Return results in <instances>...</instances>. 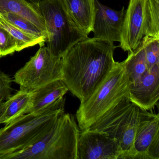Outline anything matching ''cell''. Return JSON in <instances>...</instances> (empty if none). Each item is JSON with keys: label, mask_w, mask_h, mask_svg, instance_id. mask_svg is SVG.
Listing matches in <instances>:
<instances>
[{"label": "cell", "mask_w": 159, "mask_h": 159, "mask_svg": "<svg viewBox=\"0 0 159 159\" xmlns=\"http://www.w3.org/2000/svg\"><path fill=\"white\" fill-rule=\"evenodd\" d=\"M64 97L42 111L24 114L0 129V159L40 140L65 112Z\"/></svg>", "instance_id": "obj_2"}, {"label": "cell", "mask_w": 159, "mask_h": 159, "mask_svg": "<svg viewBox=\"0 0 159 159\" xmlns=\"http://www.w3.org/2000/svg\"><path fill=\"white\" fill-rule=\"evenodd\" d=\"M0 16L24 32L46 42L47 35L29 20L11 13L0 14Z\"/></svg>", "instance_id": "obj_20"}, {"label": "cell", "mask_w": 159, "mask_h": 159, "mask_svg": "<svg viewBox=\"0 0 159 159\" xmlns=\"http://www.w3.org/2000/svg\"><path fill=\"white\" fill-rule=\"evenodd\" d=\"M96 11L93 32L94 38L113 43L120 42L126 10L116 11L95 0Z\"/></svg>", "instance_id": "obj_10"}, {"label": "cell", "mask_w": 159, "mask_h": 159, "mask_svg": "<svg viewBox=\"0 0 159 159\" xmlns=\"http://www.w3.org/2000/svg\"><path fill=\"white\" fill-rule=\"evenodd\" d=\"M129 82L122 62L113 68L97 89L84 102L76 113L80 130L90 128L124 98H128Z\"/></svg>", "instance_id": "obj_5"}, {"label": "cell", "mask_w": 159, "mask_h": 159, "mask_svg": "<svg viewBox=\"0 0 159 159\" xmlns=\"http://www.w3.org/2000/svg\"><path fill=\"white\" fill-rule=\"evenodd\" d=\"M38 8L45 23L47 48L56 56L62 58L75 43L88 38L69 17L62 0H41Z\"/></svg>", "instance_id": "obj_6"}, {"label": "cell", "mask_w": 159, "mask_h": 159, "mask_svg": "<svg viewBox=\"0 0 159 159\" xmlns=\"http://www.w3.org/2000/svg\"><path fill=\"white\" fill-rule=\"evenodd\" d=\"M2 57L0 55V58H1Z\"/></svg>", "instance_id": "obj_26"}, {"label": "cell", "mask_w": 159, "mask_h": 159, "mask_svg": "<svg viewBox=\"0 0 159 159\" xmlns=\"http://www.w3.org/2000/svg\"><path fill=\"white\" fill-rule=\"evenodd\" d=\"M155 114L124 98L88 129L106 133L115 139L122 152L121 159H130L139 128Z\"/></svg>", "instance_id": "obj_4"}, {"label": "cell", "mask_w": 159, "mask_h": 159, "mask_svg": "<svg viewBox=\"0 0 159 159\" xmlns=\"http://www.w3.org/2000/svg\"><path fill=\"white\" fill-rule=\"evenodd\" d=\"M29 1L31 2V3H33V4H35V5H37V6H38V4H39V2L41 1V0H28Z\"/></svg>", "instance_id": "obj_25"}, {"label": "cell", "mask_w": 159, "mask_h": 159, "mask_svg": "<svg viewBox=\"0 0 159 159\" xmlns=\"http://www.w3.org/2000/svg\"><path fill=\"white\" fill-rule=\"evenodd\" d=\"M62 78L61 58L52 53L47 46H40L36 54L16 71L15 82L20 88L35 91Z\"/></svg>", "instance_id": "obj_7"}, {"label": "cell", "mask_w": 159, "mask_h": 159, "mask_svg": "<svg viewBox=\"0 0 159 159\" xmlns=\"http://www.w3.org/2000/svg\"><path fill=\"white\" fill-rule=\"evenodd\" d=\"M16 51L17 45L13 37L5 29L0 26V55L5 56Z\"/></svg>", "instance_id": "obj_22"}, {"label": "cell", "mask_w": 159, "mask_h": 159, "mask_svg": "<svg viewBox=\"0 0 159 159\" xmlns=\"http://www.w3.org/2000/svg\"><path fill=\"white\" fill-rule=\"evenodd\" d=\"M68 91V89L61 80L54 81L32 91L31 103L26 114L39 112L45 109L64 97Z\"/></svg>", "instance_id": "obj_14"}, {"label": "cell", "mask_w": 159, "mask_h": 159, "mask_svg": "<svg viewBox=\"0 0 159 159\" xmlns=\"http://www.w3.org/2000/svg\"><path fill=\"white\" fill-rule=\"evenodd\" d=\"M122 154L117 140L106 133L89 129L80 131L77 159H119Z\"/></svg>", "instance_id": "obj_8"}, {"label": "cell", "mask_w": 159, "mask_h": 159, "mask_svg": "<svg viewBox=\"0 0 159 159\" xmlns=\"http://www.w3.org/2000/svg\"><path fill=\"white\" fill-rule=\"evenodd\" d=\"M116 47L107 41L88 37L75 43L61 58V80L80 103L93 93L115 66Z\"/></svg>", "instance_id": "obj_1"}, {"label": "cell", "mask_w": 159, "mask_h": 159, "mask_svg": "<svg viewBox=\"0 0 159 159\" xmlns=\"http://www.w3.org/2000/svg\"><path fill=\"white\" fill-rule=\"evenodd\" d=\"M80 131L74 116L64 112L40 140L1 159H77Z\"/></svg>", "instance_id": "obj_3"}, {"label": "cell", "mask_w": 159, "mask_h": 159, "mask_svg": "<svg viewBox=\"0 0 159 159\" xmlns=\"http://www.w3.org/2000/svg\"><path fill=\"white\" fill-rule=\"evenodd\" d=\"M32 95V91L20 88L19 91L12 95L6 101V108L0 117V124H7L26 114L30 106Z\"/></svg>", "instance_id": "obj_16"}, {"label": "cell", "mask_w": 159, "mask_h": 159, "mask_svg": "<svg viewBox=\"0 0 159 159\" xmlns=\"http://www.w3.org/2000/svg\"><path fill=\"white\" fill-rule=\"evenodd\" d=\"M128 98L144 110H151L159 99V65L148 70L135 84H129Z\"/></svg>", "instance_id": "obj_11"}, {"label": "cell", "mask_w": 159, "mask_h": 159, "mask_svg": "<svg viewBox=\"0 0 159 159\" xmlns=\"http://www.w3.org/2000/svg\"><path fill=\"white\" fill-rule=\"evenodd\" d=\"M11 13L34 24L47 36L43 17L38 6L28 0H0V14Z\"/></svg>", "instance_id": "obj_15"}, {"label": "cell", "mask_w": 159, "mask_h": 159, "mask_svg": "<svg viewBox=\"0 0 159 159\" xmlns=\"http://www.w3.org/2000/svg\"><path fill=\"white\" fill-rule=\"evenodd\" d=\"M148 70L159 65V38L145 37L142 39Z\"/></svg>", "instance_id": "obj_21"}, {"label": "cell", "mask_w": 159, "mask_h": 159, "mask_svg": "<svg viewBox=\"0 0 159 159\" xmlns=\"http://www.w3.org/2000/svg\"><path fill=\"white\" fill-rule=\"evenodd\" d=\"M144 37L159 38V0H144Z\"/></svg>", "instance_id": "obj_18"}, {"label": "cell", "mask_w": 159, "mask_h": 159, "mask_svg": "<svg viewBox=\"0 0 159 159\" xmlns=\"http://www.w3.org/2000/svg\"><path fill=\"white\" fill-rule=\"evenodd\" d=\"M144 0H130L125 11L119 47L128 53L140 46L144 37Z\"/></svg>", "instance_id": "obj_9"}, {"label": "cell", "mask_w": 159, "mask_h": 159, "mask_svg": "<svg viewBox=\"0 0 159 159\" xmlns=\"http://www.w3.org/2000/svg\"><path fill=\"white\" fill-rule=\"evenodd\" d=\"M6 102H2L0 103V117L1 116L2 114L4 112L5 108L6 107Z\"/></svg>", "instance_id": "obj_24"}, {"label": "cell", "mask_w": 159, "mask_h": 159, "mask_svg": "<svg viewBox=\"0 0 159 159\" xmlns=\"http://www.w3.org/2000/svg\"><path fill=\"white\" fill-rule=\"evenodd\" d=\"M159 114H155L139 128L130 159H159Z\"/></svg>", "instance_id": "obj_12"}, {"label": "cell", "mask_w": 159, "mask_h": 159, "mask_svg": "<svg viewBox=\"0 0 159 159\" xmlns=\"http://www.w3.org/2000/svg\"><path fill=\"white\" fill-rule=\"evenodd\" d=\"M63 7L78 30L86 37L93 32L95 0H62Z\"/></svg>", "instance_id": "obj_13"}, {"label": "cell", "mask_w": 159, "mask_h": 159, "mask_svg": "<svg viewBox=\"0 0 159 159\" xmlns=\"http://www.w3.org/2000/svg\"><path fill=\"white\" fill-rule=\"evenodd\" d=\"M129 84H135L148 71L143 43L122 62Z\"/></svg>", "instance_id": "obj_17"}, {"label": "cell", "mask_w": 159, "mask_h": 159, "mask_svg": "<svg viewBox=\"0 0 159 159\" xmlns=\"http://www.w3.org/2000/svg\"><path fill=\"white\" fill-rule=\"evenodd\" d=\"M12 81L8 74L0 70V103L6 102L11 96Z\"/></svg>", "instance_id": "obj_23"}, {"label": "cell", "mask_w": 159, "mask_h": 159, "mask_svg": "<svg viewBox=\"0 0 159 159\" xmlns=\"http://www.w3.org/2000/svg\"><path fill=\"white\" fill-rule=\"evenodd\" d=\"M0 26L9 31L15 40L17 45L16 52H20L38 44L40 46H43L45 43L44 41L33 37L13 25L1 16H0Z\"/></svg>", "instance_id": "obj_19"}]
</instances>
